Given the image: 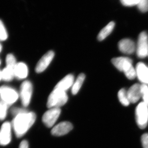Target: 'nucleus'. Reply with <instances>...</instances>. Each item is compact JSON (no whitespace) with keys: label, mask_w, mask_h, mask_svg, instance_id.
<instances>
[{"label":"nucleus","mask_w":148,"mask_h":148,"mask_svg":"<svg viewBox=\"0 0 148 148\" xmlns=\"http://www.w3.org/2000/svg\"><path fill=\"white\" fill-rule=\"evenodd\" d=\"M29 69L27 64L23 62L17 63L14 69V77L19 80L24 79L27 77Z\"/></svg>","instance_id":"obj_14"},{"label":"nucleus","mask_w":148,"mask_h":148,"mask_svg":"<svg viewBox=\"0 0 148 148\" xmlns=\"http://www.w3.org/2000/svg\"><path fill=\"white\" fill-rule=\"evenodd\" d=\"M68 99L66 91L54 88L48 99L47 107L50 109L60 108L67 103Z\"/></svg>","instance_id":"obj_2"},{"label":"nucleus","mask_w":148,"mask_h":148,"mask_svg":"<svg viewBox=\"0 0 148 148\" xmlns=\"http://www.w3.org/2000/svg\"><path fill=\"white\" fill-rule=\"evenodd\" d=\"M16 57L13 54H8L6 57V67L11 68L14 69V67L17 64Z\"/></svg>","instance_id":"obj_22"},{"label":"nucleus","mask_w":148,"mask_h":148,"mask_svg":"<svg viewBox=\"0 0 148 148\" xmlns=\"http://www.w3.org/2000/svg\"><path fill=\"white\" fill-rule=\"evenodd\" d=\"M11 123L5 122L1 125L0 130V145L6 146L10 143L12 138Z\"/></svg>","instance_id":"obj_8"},{"label":"nucleus","mask_w":148,"mask_h":148,"mask_svg":"<svg viewBox=\"0 0 148 148\" xmlns=\"http://www.w3.org/2000/svg\"><path fill=\"white\" fill-rule=\"evenodd\" d=\"M2 79V74H1V71H0V81Z\"/></svg>","instance_id":"obj_31"},{"label":"nucleus","mask_w":148,"mask_h":148,"mask_svg":"<svg viewBox=\"0 0 148 148\" xmlns=\"http://www.w3.org/2000/svg\"><path fill=\"white\" fill-rule=\"evenodd\" d=\"M137 77L143 84H148V67L142 62L138 63L136 67Z\"/></svg>","instance_id":"obj_13"},{"label":"nucleus","mask_w":148,"mask_h":148,"mask_svg":"<svg viewBox=\"0 0 148 148\" xmlns=\"http://www.w3.org/2000/svg\"><path fill=\"white\" fill-rule=\"evenodd\" d=\"M114 26L115 24L114 22L112 21L108 24L105 27H103L98 35V39L99 40L102 41L106 37H108L112 32Z\"/></svg>","instance_id":"obj_17"},{"label":"nucleus","mask_w":148,"mask_h":148,"mask_svg":"<svg viewBox=\"0 0 148 148\" xmlns=\"http://www.w3.org/2000/svg\"><path fill=\"white\" fill-rule=\"evenodd\" d=\"M74 83V75L72 74H69L60 80L54 87L63 91H66L69 88L72 87Z\"/></svg>","instance_id":"obj_15"},{"label":"nucleus","mask_w":148,"mask_h":148,"mask_svg":"<svg viewBox=\"0 0 148 148\" xmlns=\"http://www.w3.org/2000/svg\"><path fill=\"white\" fill-rule=\"evenodd\" d=\"M131 61H132L131 59L126 57H116L112 59V64L118 70L121 72H123L127 63Z\"/></svg>","instance_id":"obj_16"},{"label":"nucleus","mask_w":148,"mask_h":148,"mask_svg":"<svg viewBox=\"0 0 148 148\" xmlns=\"http://www.w3.org/2000/svg\"><path fill=\"white\" fill-rule=\"evenodd\" d=\"M136 120L138 127L144 129L148 123V106L143 101L137 106L136 108Z\"/></svg>","instance_id":"obj_4"},{"label":"nucleus","mask_w":148,"mask_h":148,"mask_svg":"<svg viewBox=\"0 0 148 148\" xmlns=\"http://www.w3.org/2000/svg\"><path fill=\"white\" fill-rule=\"evenodd\" d=\"M133 61L130 62L126 64L123 72L127 78L129 79H134L137 77L136 70L132 65Z\"/></svg>","instance_id":"obj_18"},{"label":"nucleus","mask_w":148,"mask_h":148,"mask_svg":"<svg viewBox=\"0 0 148 148\" xmlns=\"http://www.w3.org/2000/svg\"><path fill=\"white\" fill-rule=\"evenodd\" d=\"M61 112L60 108H52L46 111L43 115L42 120L48 127H51L58 119Z\"/></svg>","instance_id":"obj_7"},{"label":"nucleus","mask_w":148,"mask_h":148,"mask_svg":"<svg viewBox=\"0 0 148 148\" xmlns=\"http://www.w3.org/2000/svg\"><path fill=\"white\" fill-rule=\"evenodd\" d=\"M1 61H0V65H1Z\"/></svg>","instance_id":"obj_33"},{"label":"nucleus","mask_w":148,"mask_h":148,"mask_svg":"<svg viewBox=\"0 0 148 148\" xmlns=\"http://www.w3.org/2000/svg\"><path fill=\"white\" fill-rule=\"evenodd\" d=\"M118 48L120 51L127 54H132L136 50L134 41L129 38H124L118 43Z\"/></svg>","instance_id":"obj_11"},{"label":"nucleus","mask_w":148,"mask_h":148,"mask_svg":"<svg viewBox=\"0 0 148 148\" xmlns=\"http://www.w3.org/2000/svg\"><path fill=\"white\" fill-rule=\"evenodd\" d=\"M137 6L141 12L145 13L148 11V0H138Z\"/></svg>","instance_id":"obj_25"},{"label":"nucleus","mask_w":148,"mask_h":148,"mask_svg":"<svg viewBox=\"0 0 148 148\" xmlns=\"http://www.w3.org/2000/svg\"><path fill=\"white\" fill-rule=\"evenodd\" d=\"M118 99L123 106H127L130 104V101L128 100L127 91L125 88H122L118 93Z\"/></svg>","instance_id":"obj_21"},{"label":"nucleus","mask_w":148,"mask_h":148,"mask_svg":"<svg viewBox=\"0 0 148 148\" xmlns=\"http://www.w3.org/2000/svg\"><path fill=\"white\" fill-rule=\"evenodd\" d=\"M73 128V125L71 123L63 122L53 127L51 134L54 136H62L69 133Z\"/></svg>","instance_id":"obj_10"},{"label":"nucleus","mask_w":148,"mask_h":148,"mask_svg":"<svg viewBox=\"0 0 148 148\" xmlns=\"http://www.w3.org/2000/svg\"><path fill=\"white\" fill-rule=\"evenodd\" d=\"M137 56L140 58L148 56V35L146 32H142L138 37L137 48Z\"/></svg>","instance_id":"obj_6"},{"label":"nucleus","mask_w":148,"mask_h":148,"mask_svg":"<svg viewBox=\"0 0 148 148\" xmlns=\"http://www.w3.org/2000/svg\"><path fill=\"white\" fill-rule=\"evenodd\" d=\"M54 53L52 51H50L44 54L37 63L35 68V71L37 73H42L44 71L51 63L54 58Z\"/></svg>","instance_id":"obj_9"},{"label":"nucleus","mask_w":148,"mask_h":148,"mask_svg":"<svg viewBox=\"0 0 148 148\" xmlns=\"http://www.w3.org/2000/svg\"><path fill=\"white\" fill-rule=\"evenodd\" d=\"M143 148H148V133L143 134L141 138Z\"/></svg>","instance_id":"obj_28"},{"label":"nucleus","mask_w":148,"mask_h":148,"mask_svg":"<svg viewBox=\"0 0 148 148\" xmlns=\"http://www.w3.org/2000/svg\"><path fill=\"white\" fill-rule=\"evenodd\" d=\"M19 148H29V143L26 140H23L20 143Z\"/></svg>","instance_id":"obj_30"},{"label":"nucleus","mask_w":148,"mask_h":148,"mask_svg":"<svg viewBox=\"0 0 148 148\" xmlns=\"http://www.w3.org/2000/svg\"></svg>","instance_id":"obj_34"},{"label":"nucleus","mask_w":148,"mask_h":148,"mask_svg":"<svg viewBox=\"0 0 148 148\" xmlns=\"http://www.w3.org/2000/svg\"><path fill=\"white\" fill-rule=\"evenodd\" d=\"M27 110H25V109L18 108V107H14L11 110V113L14 116L18 115L19 114H21L22 112H24Z\"/></svg>","instance_id":"obj_29"},{"label":"nucleus","mask_w":148,"mask_h":148,"mask_svg":"<svg viewBox=\"0 0 148 148\" xmlns=\"http://www.w3.org/2000/svg\"><path fill=\"white\" fill-rule=\"evenodd\" d=\"M2 79L6 82L11 81L14 77V69L6 67L1 71Z\"/></svg>","instance_id":"obj_20"},{"label":"nucleus","mask_w":148,"mask_h":148,"mask_svg":"<svg viewBox=\"0 0 148 148\" xmlns=\"http://www.w3.org/2000/svg\"><path fill=\"white\" fill-rule=\"evenodd\" d=\"M1 51H2V46L0 43V53H1Z\"/></svg>","instance_id":"obj_32"},{"label":"nucleus","mask_w":148,"mask_h":148,"mask_svg":"<svg viewBox=\"0 0 148 148\" xmlns=\"http://www.w3.org/2000/svg\"><path fill=\"white\" fill-rule=\"evenodd\" d=\"M127 94L130 103H137L141 98V85L134 84L127 90Z\"/></svg>","instance_id":"obj_12"},{"label":"nucleus","mask_w":148,"mask_h":148,"mask_svg":"<svg viewBox=\"0 0 148 148\" xmlns=\"http://www.w3.org/2000/svg\"><path fill=\"white\" fill-rule=\"evenodd\" d=\"M9 106L2 101H0V120L2 121L6 118Z\"/></svg>","instance_id":"obj_24"},{"label":"nucleus","mask_w":148,"mask_h":148,"mask_svg":"<svg viewBox=\"0 0 148 148\" xmlns=\"http://www.w3.org/2000/svg\"><path fill=\"white\" fill-rule=\"evenodd\" d=\"M33 93V85L29 80H26L20 86L19 96L23 106L27 107L30 104Z\"/></svg>","instance_id":"obj_5"},{"label":"nucleus","mask_w":148,"mask_h":148,"mask_svg":"<svg viewBox=\"0 0 148 148\" xmlns=\"http://www.w3.org/2000/svg\"><path fill=\"white\" fill-rule=\"evenodd\" d=\"M141 97L143 102L148 106V86L146 84L141 85Z\"/></svg>","instance_id":"obj_23"},{"label":"nucleus","mask_w":148,"mask_h":148,"mask_svg":"<svg viewBox=\"0 0 148 148\" xmlns=\"http://www.w3.org/2000/svg\"><path fill=\"white\" fill-rule=\"evenodd\" d=\"M8 38L7 31L6 30L4 24L0 20V40L3 41L7 39Z\"/></svg>","instance_id":"obj_26"},{"label":"nucleus","mask_w":148,"mask_h":148,"mask_svg":"<svg viewBox=\"0 0 148 148\" xmlns=\"http://www.w3.org/2000/svg\"><path fill=\"white\" fill-rule=\"evenodd\" d=\"M19 94L12 87L3 86L0 88L1 101L7 106H11L16 103L18 99Z\"/></svg>","instance_id":"obj_3"},{"label":"nucleus","mask_w":148,"mask_h":148,"mask_svg":"<svg viewBox=\"0 0 148 148\" xmlns=\"http://www.w3.org/2000/svg\"><path fill=\"white\" fill-rule=\"evenodd\" d=\"M36 114L27 111L16 115L13 119L12 126L17 138L23 137L35 122Z\"/></svg>","instance_id":"obj_1"},{"label":"nucleus","mask_w":148,"mask_h":148,"mask_svg":"<svg viewBox=\"0 0 148 148\" xmlns=\"http://www.w3.org/2000/svg\"><path fill=\"white\" fill-rule=\"evenodd\" d=\"M85 79V74L81 73L77 77V79L75 80V82L74 83L73 86L72 87L71 91L73 95H75L77 93L81 88Z\"/></svg>","instance_id":"obj_19"},{"label":"nucleus","mask_w":148,"mask_h":148,"mask_svg":"<svg viewBox=\"0 0 148 148\" xmlns=\"http://www.w3.org/2000/svg\"><path fill=\"white\" fill-rule=\"evenodd\" d=\"M123 5L125 6H133L137 5L138 0H120Z\"/></svg>","instance_id":"obj_27"}]
</instances>
